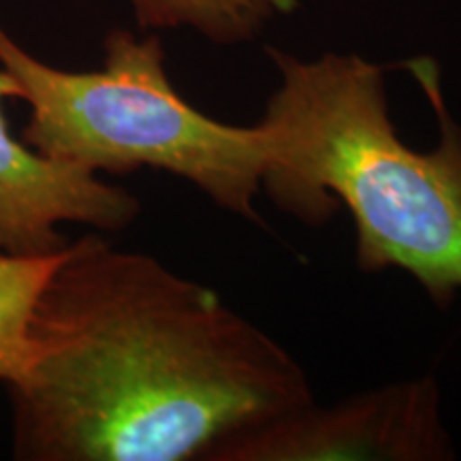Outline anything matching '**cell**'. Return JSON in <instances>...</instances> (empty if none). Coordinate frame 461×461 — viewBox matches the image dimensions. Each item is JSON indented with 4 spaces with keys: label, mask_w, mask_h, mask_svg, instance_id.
Segmentation results:
<instances>
[{
    "label": "cell",
    "mask_w": 461,
    "mask_h": 461,
    "mask_svg": "<svg viewBox=\"0 0 461 461\" xmlns=\"http://www.w3.org/2000/svg\"><path fill=\"white\" fill-rule=\"evenodd\" d=\"M9 389L28 461H205L314 402L302 363L216 291L95 233L67 244Z\"/></svg>",
    "instance_id": "obj_1"
},
{
    "label": "cell",
    "mask_w": 461,
    "mask_h": 461,
    "mask_svg": "<svg viewBox=\"0 0 461 461\" xmlns=\"http://www.w3.org/2000/svg\"><path fill=\"white\" fill-rule=\"evenodd\" d=\"M269 56L280 71L258 122L269 197L308 224H322L346 205L363 272L403 269L438 308H448L461 291V126L448 113L434 65L412 62L440 126L438 146L419 152L391 122L378 65L355 54Z\"/></svg>",
    "instance_id": "obj_2"
},
{
    "label": "cell",
    "mask_w": 461,
    "mask_h": 461,
    "mask_svg": "<svg viewBox=\"0 0 461 461\" xmlns=\"http://www.w3.org/2000/svg\"><path fill=\"white\" fill-rule=\"evenodd\" d=\"M0 67L31 107L22 131L32 149L95 173L141 167L194 184L230 214L261 222L267 148L261 126L210 118L173 88L157 37L113 31L99 71H62L15 43L0 26Z\"/></svg>",
    "instance_id": "obj_3"
},
{
    "label": "cell",
    "mask_w": 461,
    "mask_h": 461,
    "mask_svg": "<svg viewBox=\"0 0 461 461\" xmlns=\"http://www.w3.org/2000/svg\"><path fill=\"white\" fill-rule=\"evenodd\" d=\"M455 457L431 376L393 383L348 400L314 402L235 431L205 461H447Z\"/></svg>",
    "instance_id": "obj_4"
},
{
    "label": "cell",
    "mask_w": 461,
    "mask_h": 461,
    "mask_svg": "<svg viewBox=\"0 0 461 461\" xmlns=\"http://www.w3.org/2000/svg\"><path fill=\"white\" fill-rule=\"evenodd\" d=\"M17 99V84L0 67V248L20 255H48L68 241L60 222L96 230H122L140 216L135 194L103 182L99 173L60 163L11 135L3 101Z\"/></svg>",
    "instance_id": "obj_5"
},
{
    "label": "cell",
    "mask_w": 461,
    "mask_h": 461,
    "mask_svg": "<svg viewBox=\"0 0 461 461\" xmlns=\"http://www.w3.org/2000/svg\"><path fill=\"white\" fill-rule=\"evenodd\" d=\"M143 28L188 26L216 43L248 41L293 0H131Z\"/></svg>",
    "instance_id": "obj_6"
},
{
    "label": "cell",
    "mask_w": 461,
    "mask_h": 461,
    "mask_svg": "<svg viewBox=\"0 0 461 461\" xmlns=\"http://www.w3.org/2000/svg\"><path fill=\"white\" fill-rule=\"evenodd\" d=\"M65 248L48 255H20L0 248V380L7 387L24 366L34 308Z\"/></svg>",
    "instance_id": "obj_7"
}]
</instances>
